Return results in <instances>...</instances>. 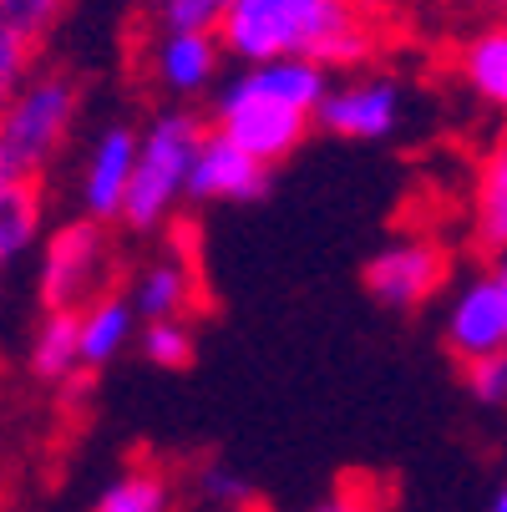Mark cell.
Returning <instances> with one entry per match:
<instances>
[{
    "instance_id": "13",
    "label": "cell",
    "mask_w": 507,
    "mask_h": 512,
    "mask_svg": "<svg viewBox=\"0 0 507 512\" xmlns=\"http://www.w3.org/2000/svg\"><path fill=\"white\" fill-rule=\"evenodd\" d=\"M26 365L41 386H61L71 376H82V320L77 310H41L31 345H26Z\"/></svg>"
},
{
    "instance_id": "11",
    "label": "cell",
    "mask_w": 507,
    "mask_h": 512,
    "mask_svg": "<svg viewBox=\"0 0 507 512\" xmlns=\"http://www.w3.org/2000/svg\"><path fill=\"white\" fill-rule=\"evenodd\" d=\"M264 193H269V163L244 153L239 142L224 137L219 127H208L203 148L193 158L188 203H254Z\"/></svg>"
},
{
    "instance_id": "9",
    "label": "cell",
    "mask_w": 507,
    "mask_h": 512,
    "mask_svg": "<svg viewBox=\"0 0 507 512\" xmlns=\"http://www.w3.org/2000/svg\"><path fill=\"white\" fill-rule=\"evenodd\" d=\"M132 163H137V127L132 122H107L92 148L82 158V178H77V203L97 224H117L122 203H127V183H132Z\"/></svg>"
},
{
    "instance_id": "6",
    "label": "cell",
    "mask_w": 507,
    "mask_h": 512,
    "mask_svg": "<svg viewBox=\"0 0 507 512\" xmlns=\"http://www.w3.org/2000/svg\"><path fill=\"white\" fill-rule=\"evenodd\" d=\"M406 92L386 71H355L345 82H330L325 102L315 107V127L345 142H386L401 127Z\"/></svg>"
},
{
    "instance_id": "26",
    "label": "cell",
    "mask_w": 507,
    "mask_h": 512,
    "mask_svg": "<svg viewBox=\"0 0 507 512\" xmlns=\"http://www.w3.org/2000/svg\"><path fill=\"white\" fill-rule=\"evenodd\" d=\"M487 512H507V482L492 492V507H487Z\"/></svg>"
},
{
    "instance_id": "27",
    "label": "cell",
    "mask_w": 507,
    "mask_h": 512,
    "mask_svg": "<svg viewBox=\"0 0 507 512\" xmlns=\"http://www.w3.org/2000/svg\"><path fill=\"white\" fill-rule=\"evenodd\" d=\"M497 279H502V284H507V249H502V254H497Z\"/></svg>"
},
{
    "instance_id": "24",
    "label": "cell",
    "mask_w": 507,
    "mask_h": 512,
    "mask_svg": "<svg viewBox=\"0 0 507 512\" xmlns=\"http://www.w3.org/2000/svg\"><path fill=\"white\" fill-rule=\"evenodd\" d=\"M26 71H31V46L0 31V107H6V97L21 87Z\"/></svg>"
},
{
    "instance_id": "17",
    "label": "cell",
    "mask_w": 507,
    "mask_h": 512,
    "mask_svg": "<svg viewBox=\"0 0 507 512\" xmlns=\"http://www.w3.org/2000/svg\"><path fill=\"white\" fill-rule=\"evenodd\" d=\"M472 244L482 254L507 249V148H497L472 188Z\"/></svg>"
},
{
    "instance_id": "23",
    "label": "cell",
    "mask_w": 507,
    "mask_h": 512,
    "mask_svg": "<svg viewBox=\"0 0 507 512\" xmlns=\"http://www.w3.org/2000/svg\"><path fill=\"white\" fill-rule=\"evenodd\" d=\"M467 371V391L482 401V406H507V350H492V355H477L462 365Z\"/></svg>"
},
{
    "instance_id": "12",
    "label": "cell",
    "mask_w": 507,
    "mask_h": 512,
    "mask_svg": "<svg viewBox=\"0 0 507 512\" xmlns=\"http://www.w3.org/2000/svg\"><path fill=\"white\" fill-rule=\"evenodd\" d=\"M127 300H132L137 320H188V310L198 300V274L178 249H163L148 264H137Z\"/></svg>"
},
{
    "instance_id": "5",
    "label": "cell",
    "mask_w": 507,
    "mask_h": 512,
    "mask_svg": "<svg viewBox=\"0 0 507 512\" xmlns=\"http://www.w3.org/2000/svg\"><path fill=\"white\" fill-rule=\"evenodd\" d=\"M112 264H117V249H112L107 224H97V218H87V213L61 224L46 239L41 274H36L41 310H82V305H92L97 295L112 289Z\"/></svg>"
},
{
    "instance_id": "29",
    "label": "cell",
    "mask_w": 507,
    "mask_h": 512,
    "mask_svg": "<svg viewBox=\"0 0 507 512\" xmlns=\"http://www.w3.org/2000/svg\"><path fill=\"white\" fill-rule=\"evenodd\" d=\"M371 6H396V0H371Z\"/></svg>"
},
{
    "instance_id": "16",
    "label": "cell",
    "mask_w": 507,
    "mask_h": 512,
    "mask_svg": "<svg viewBox=\"0 0 507 512\" xmlns=\"http://www.w3.org/2000/svg\"><path fill=\"white\" fill-rule=\"evenodd\" d=\"M462 82L497 112H507V26H482L457 51Z\"/></svg>"
},
{
    "instance_id": "25",
    "label": "cell",
    "mask_w": 507,
    "mask_h": 512,
    "mask_svg": "<svg viewBox=\"0 0 507 512\" xmlns=\"http://www.w3.org/2000/svg\"><path fill=\"white\" fill-rule=\"evenodd\" d=\"M310 512H381V497H376V487L371 482H345L340 492H330L320 507H310Z\"/></svg>"
},
{
    "instance_id": "2",
    "label": "cell",
    "mask_w": 507,
    "mask_h": 512,
    "mask_svg": "<svg viewBox=\"0 0 507 512\" xmlns=\"http://www.w3.org/2000/svg\"><path fill=\"white\" fill-rule=\"evenodd\" d=\"M330 92V71L310 56H279L239 66L213 97V127L259 163H284L315 127V107Z\"/></svg>"
},
{
    "instance_id": "7",
    "label": "cell",
    "mask_w": 507,
    "mask_h": 512,
    "mask_svg": "<svg viewBox=\"0 0 507 512\" xmlns=\"http://www.w3.org/2000/svg\"><path fill=\"white\" fill-rule=\"evenodd\" d=\"M447 274H452V259H447V249L437 239L401 234V239H391V244H381L371 254L366 289L386 310H416L447 284Z\"/></svg>"
},
{
    "instance_id": "15",
    "label": "cell",
    "mask_w": 507,
    "mask_h": 512,
    "mask_svg": "<svg viewBox=\"0 0 507 512\" xmlns=\"http://www.w3.org/2000/svg\"><path fill=\"white\" fill-rule=\"evenodd\" d=\"M41 239V188H0V295L16 274V264L36 249Z\"/></svg>"
},
{
    "instance_id": "8",
    "label": "cell",
    "mask_w": 507,
    "mask_h": 512,
    "mask_svg": "<svg viewBox=\"0 0 507 512\" xmlns=\"http://www.w3.org/2000/svg\"><path fill=\"white\" fill-rule=\"evenodd\" d=\"M224 66V41L219 31H163L153 26V36L142 41V71L163 97H203L213 82H219Z\"/></svg>"
},
{
    "instance_id": "22",
    "label": "cell",
    "mask_w": 507,
    "mask_h": 512,
    "mask_svg": "<svg viewBox=\"0 0 507 512\" xmlns=\"http://www.w3.org/2000/svg\"><path fill=\"white\" fill-rule=\"evenodd\" d=\"M229 0H148V21L163 31H219Z\"/></svg>"
},
{
    "instance_id": "18",
    "label": "cell",
    "mask_w": 507,
    "mask_h": 512,
    "mask_svg": "<svg viewBox=\"0 0 507 512\" xmlns=\"http://www.w3.org/2000/svg\"><path fill=\"white\" fill-rule=\"evenodd\" d=\"M92 512H173V477L163 467H127L112 477Z\"/></svg>"
},
{
    "instance_id": "4",
    "label": "cell",
    "mask_w": 507,
    "mask_h": 512,
    "mask_svg": "<svg viewBox=\"0 0 507 512\" xmlns=\"http://www.w3.org/2000/svg\"><path fill=\"white\" fill-rule=\"evenodd\" d=\"M203 137L208 122L188 107H168L148 127H137V163H132V183L117 224H127L132 234H158L173 224L178 203L188 198V178Z\"/></svg>"
},
{
    "instance_id": "14",
    "label": "cell",
    "mask_w": 507,
    "mask_h": 512,
    "mask_svg": "<svg viewBox=\"0 0 507 512\" xmlns=\"http://www.w3.org/2000/svg\"><path fill=\"white\" fill-rule=\"evenodd\" d=\"M77 320H82V365L87 371H102L127 345H137V310L127 300V289L97 295L92 305L77 310Z\"/></svg>"
},
{
    "instance_id": "20",
    "label": "cell",
    "mask_w": 507,
    "mask_h": 512,
    "mask_svg": "<svg viewBox=\"0 0 507 512\" xmlns=\"http://www.w3.org/2000/svg\"><path fill=\"white\" fill-rule=\"evenodd\" d=\"M66 11H71V0H0V31L36 46L61 26Z\"/></svg>"
},
{
    "instance_id": "3",
    "label": "cell",
    "mask_w": 507,
    "mask_h": 512,
    "mask_svg": "<svg viewBox=\"0 0 507 512\" xmlns=\"http://www.w3.org/2000/svg\"><path fill=\"white\" fill-rule=\"evenodd\" d=\"M82 112V82L61 66H31L0 107V188H41L71 142Z\"/></svg>"
},
{
    "instance_id": "10",
    "label": "cell",
    "mask_w": 507,
    "mask_h": 512,
    "mask_svg": "<svg viewBox=\"0 0 507 512\" xmlns=\"http://www.w3.org/2000/svg\"><path fill=\"white\" fill-rule=\"evenodd\" d=\"M447 350L467 365L477 355L507 350V284L492 274H472L447 305Z\"/></svg>"
},
{
    "instance_id": "1",
    "label": "cell",
    "mask_w": 507,
    "mask_h": 512,
    "mask_svg": "<svg viewBox=\"0 0 507 512\" xmlns=\"http://www.w3.org/2000/svg\"><path fill=\"white\" fill-rule=\"evenodd\" d=\"M219 41L239 66L310 56L325 71H355L381 56L386 21L371 0H229Z\"/></svg>"
},
{
    "instance_id": "28",
    "label": "cell",
    "mask_w": 507,
    "mask_h": 512,
    "mask_svg": "<svg viewBox=\"0 0 507 512\" xmlns=\"http://www.w3.org/2000/svg\"><path fill=\"white\" fill-rule=\"evenodd\" d=\"M457 6H502V0H457Z\"/></svg>"
},
{
    "instance_id": "19",
    "label": "cell",
    "mask_w": 507,
    "mask_h": 512,
    "mask_svg": "<svg viewBox=\"0 0 507 512\" xmlns=\"http://www.w3.org/2000/svg\"><path fill=\"white\" fill-rule=\"evenodd\" d=\"M137 350L148 365H158V371H183V365H193L198 335H193L188 320H142Z\"/></svg>"
},
{
    "instance_id": "21",
    "label": "cell",
    "mask_w": 507,
    "mask_h": 512,
    "mask_svg": "<svg viewBox=\"0 0 507 512\" xmlns=\"http://www.w3.org/2000/svg\"><path fill=\"white\" fill-rule=\"evenodd\" d=\"M193 492H198L208 507H219V512H249V507H254L249 477H239L229 462H203V467L193 472Z\"/></svg>"
}]
</instances>
